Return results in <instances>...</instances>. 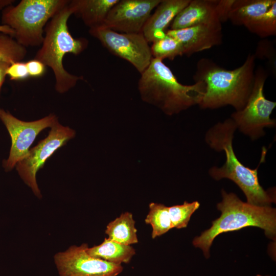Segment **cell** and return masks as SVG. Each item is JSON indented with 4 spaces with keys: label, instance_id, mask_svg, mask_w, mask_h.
<instances>
[{
    "label": "cell",
    "instance_id": "1",
    "mask_svg": "<svg viewBox=\"0 0 276 276\" xmlns=\"http://www.w3.org/2000/svg\"><path fill=\"white\" fill-rule=\"evenodd\" d=\"M256 57L249 54L239 67L227 70L208 58L200 59L193 78L205 85L204 94L198 104L201 109H217L229 105L236 111L242 109L251 93Z\"/></svg>",
    "mask_w": 276,
    "mask_h": 276
},
{
    "label": "cell",
    "instance_id": "2",
    "mask_svg": "<svg viewBox=\"0 0 276 276\" xmlns=\"http://www.w3.org/2000/svg\"><path fill=\"white\" fill-rule=\"evenodd\" d=\"M236 126L231 118L218 122L206 131V143L216 151H224L225 161L221 167H212L209 175L219 180L227 178L234 182L242 191L249 204L269 206L275 202V191H265L260 185L258 176L259 166L265 162L267 149L263 147L260 160L257 168L250 169L244 166L237 158L234 152L233 140Z\"/></svg>",
    "mask_w": 276,
    "mask_h": 276
},
{
    "label": "cell",
    "instance_id": "3",
    "mask_svg": "<svg viewBox=\"0 0 276 276\" xmlns=\"http://www.w3.org/2000/svg\"><path fill=\"white\" fill-rule=\"evenodd\" d=\"M138 89L144 101L171 116L198 105L204 94L205 85L201 81L192 85L182 84L163 60L153 58L141 74Z\"/></svg>",
    "mask_w": 276,
    "mask_h": 276
},
{
    "label": "cell",
    "instance_id": "4",
    "mask_svg": "<svg viewBox=\"0 0 276 276\" xmlns=\"http://www.w3.org/2000/svg\"><path fill=\"white\" fill-rule=\"evenodd\" d=\"M222 201L217 204L220 216L212 222L192 243L201 249L206 258L210 257V248L219 234L237 231L247 226H256L264 230L266 236L274 239L276 234V210L269 206L254 205L241 201L233 193L221 191Z\"/></svg>",
    "mask_w": 276,
    "mask_h": 276
},
{
    "label": "cell",
    "instance_id": "5",
    "mask_svg": "<svg viewBox=\"0 0 276 276\" xmlns=\"http://www.w3.org/2000/svg\"><path fill=\"white\" fill-rule=\"evenodd\" d=\"M72 14L73 13L69 1L46 25L41 47L34 57L52 70L55 80V88L59 93L67 91L83 79L82 76L69 73L64 69L63 64L66 54L77 55L88 45L85 38H75L71 34L67 21Z\"/></svg>",
    "mask_w": 276,
    "mask_h": 276
},
{
    "label": "cell",
    "instance_id": "6",
    "mask_svg": "<svg viewBox=\"0 0 276 276\" xmlns=\"http://www.w3.org/2000/svg\"><path fill=\"white\" fill-rule=\"evenodd\" d=\"M69 2L67 0H21L2 10V25L14 32L13 38L25 47L41 45L49 21Z\"/></svg>",
    "mask_w": 276,
    "mask_h": 276
},
{
    "label": "cell",
    "instance_id": "7",
    "mask_svg": "<svg viewBox=\"0 0 276 276\" xmlns=\"http://www.w3.org/2000/svg\"><path fill=\"white\" fill-rule=\"evenodd\" d=\"M268 73L260 66L255 71L253 88L244 107L235 111L231 116L237 129L254 141L265 134L264 129L274 127L276 122L270 118L276 102L267 99L264 95V86Z\"/></svg>",
    "mask_w": 276,
    "mask_h": 276
},
{
    "label": "cell",
    "instance_id": "8",
    "mask_svg": "<svg viewBox=\"0 0 276 276\" xmlns=\"http://www.w3.org/2000/svg\"><path fill=\"white\" fill-rule=\"evenodd\" d=\"M89 33L110 53L131 63L141 74L151 62V49L142 33H119L103 26L89 29Z\"/></svg>",
    "mask_w": 276,
    "mask_h": 276
},
{
    "label": "cell",
    "instance_id": "9",
    "mask_svg": "<svg viewBox=\"0 0 276 276\" xmlns=\"http://www.w3.org/2000/svg\"><path fill=\"white\" fill-rule=\"evenodd\" d=\"M48 136L29 150L27 155L16 164V170L25 182L38 197L41 196L36 174L46 160L75 135V131L61 125L57 120L52 126Z\"/></svg>",
    "mask_w": 276,
    "mask_h": 276
},
{
    "label": "cell",
    "instance_id": "10",
    "mask_svg": "<svg viewBox=\"0 0 276 276\" xmlns=\"http://www.w3.org/2000/svg\"><path fill=\"white\" fill-rule=\"evenodd\" d=\"M83 243L72 245L64 251L55 254L54 261L59 276H117L123 269L116 264L94 257Z\"/></svg>",
    "mask_w": 276,
    "mask_h": 276
},
{
    "label": "cell",
    "instance_id": "11",
    "mask_svg": "<svg viewBox=\"0 0 276 276\" xmlns=\"http://www.w3.org/2000/svg\"><path fill=\"white\" fill-rule=\"evenodd\" d=\"M0 120L6 127L11 139L8 158L3 162L6 171H11L29 152L37 134L47 127H52L57 121L53 114L33 122L19 120L9 112L0 108Z\"/></svg>",
    "mask_w": 276,
    "mask_h": 276
},
{
    "label": "cell",
    "instance_id": "12",
    "mask_svg": "<svg viewBox=\"0 0 276 276\" xmlns=\"http://www.w3.org/2000/svg\"><path fill=\"white\" fill-rule=\"evenodd\" d=\"M161 1L119 0L109 11L103 27L119 33H142L152 11Z\"/></svg>",
    "mask_w": 276,
    "mask_h": 276
},
{
    "label": "cell",
    "instance_id": "13",
    "mask_svg": "<svg viewBox=\"0 0 276 276\" xmlns=\"http://www.w3.org/2000/svg\"><path fill=\"white\" fill-rule=\"evenodd\" d=\"M166 34L181 43L184 55L188 56L220 45L222 42V24L199 25L182 29H170Z\"/></svg>",
    "mask_w": 276,
    "mask_h": 276
},
{
    "label": "cell",
    "instance_id": "14",
    "mask_svg": "<svg viewBox=\"0 0 276 276\" xmlns=\"http://www.w3.org/2000/svg\"><path fill=\"white\" fill-rule=\"evenodd\" d=\"M191 0H162L145 23L142 33L148 42L164 38L166 29Z\"/></svg>",
    "mask_w": 276,
    "mask_h": 276
},
{
    "label": "cell",
    "instance_id": "15",
    "mask_svg": "<svg viewBox=\"0 0 276 276\" xmlns=\"http://www.w3.org/2000/svg\"><path fill=\"white\" fill-rule=\"evenodd\" d=\"M216 0H191L171 22V30H179L199 25H218Z\"/></svg>",
    "mask_w": 276,
    "mask_h": 276
},
{
    "label": "cell",
    "instance_id": "16",
    "mask_svg": "<svg viewBox=\"0 0 276 276\" xmlns=\"http://www.w3.org/2000/svg\"><path fill=\"white\" fill-rule=\"evenodd\" d=\"M119 0H72L70 5L73 14L80 17L89 29L103 26L112 7Z\"/></svg>",
    "mask_w": 276,
    "mask_h": 276
},
{
    "label": "cell",
    "instance_id": "17",
    "mask_svg": "<svg viewBox=\"0 0 276 276\" xmlns=\"http://www.w3.org/2000/svg\"><path fill=\"white\" fill-rule=\"evenodd\" d=\"M275 0H235L228 20L236 26H245L267 12Z\"/></svg>",
    "mask_w": 276,
    "mask_h": 276
},
{
    "label": "cell",
    "instance_id": "18",
    "mask_svg": "<svg viewBox=\"0 0 276 276\" xmlns=\"http://www.w3.org/2000/svg\"><path fill=\"white\" fill-rule=\"evenodd\" d=\"M87 251L94 257L120 265L129 263L135 253L131 245L120 244L108 238H105L98 245L88 247Z\"/></svg>",
    "mask_w": 276,
    "mask_h": 276
},
{
    "label": "cell",
    "instance_id": "19",
    "mask_svg": "<svg viewBox=\"0 0 276 276\" xmlns=\"http://www.w3.org/2000/svg\"><path fill=\"white\" fill-rule=\"evenodd\" d=\"M136 233L132 214L128 212L109 222L105 230L109 239L127 245L138 242Z\"/></svg>",
    "mask_w": 276,
    "mask_h": 276
},
{
    "label": "cell",
    "instance_id": "20",
    "mask_svg": "<svg viewBox=\"0 0 276 276\" xmlns=\"http://www.w3.org/2000/svg\"><path fill=\"white\" fill-rule=\"evenodd\" d=\"M149 211L145 221L152 228V238L159 237L173 228L169 212V207L163 204L151 203Z\"/></svg>",
    "mask_w": 276,
    "mask_h": 276
},
{
    "label": "cell",
    "instance_id": "21",
    "mask_svg": "<svg viewBox=\"0 0 276 276\" xmlns=\"http://www.w3.org/2000/svg\"><path fill=\"white\" fill-rule=\"evenodd\" d=\"M245 27L261 38L276 35V2L264 14L255 18Z\"/></svg>",
    "mask_w": 276,
    "mask_h": 276
},
{
    "label": "cell",
    "instance_id": "22",
    "mask_svg": "<svg viewBox=\"0 0 276 276\" xmlns=\"http://www.w3.org/2000/svg\"><path fill=\"white\" fill-rule=\"evenodd\" d=\"M26 48L11 36L0 32V61L10 64L22 61L26 56Z\"/></svg>",
    "mask_w": 276,
    "mask_h": 276
},
{
    "label": "cell",
    "instance_id": "23",
    "mask_svg": "<svg viewBox=\"0 0 276 276\" xmlns=\"http://www.w3.org/2000/svg\"><path fill=\"white\" fill-rule=\"evenodd\" d=\"M150 49L153 58L162 60L166 58L172 60L177 56L184 55L181 43L167 35L153 42Z\"/></svg>",
    "mask_w": 276,
    "mask_h": 276
},
{
    "label": "cell",
    "instance_id": "24",
    "mask_svg": "<svg viewBox=\"0 0 276 276\" xmlns=\"http://www.w3.org/2000/svg\"><path fill=\"white\" fill-rule=\"evenodd\" d=\"M200 203L197 201H185L180 205L169 207V212L173 228L177 229L187 226L192 214L199 208Z\"/></svg>",
    "mask_w": 276,
    "mask_h": 276
},
{
    "label": "cell",
    "instance_id": "25",
    "mask_svg": "<svg viewBox=\"0 0 276 276\" xmlns=\"http://www.w3.org/2000/svg\"><path fill=\"white\" fill-rule=\"evenodd\" d=\"M6 74L11 80H22L29 77L26 62H16L11 64L8 67Z\"/></svg>",
    "mask_w": 276,
    "mask_h": 276
},
{
    "label": "cell",
    "instance_id": "26",
    "mask_svg": "<svg viewBox=\"0 0 276 276\" xmlns=\"http://www.w3.org/2000/svg\"><path fill=\"white\" fill-rule=\"evenodd\" d=\"M235 0H216V10L221 24L228 20L229 15Z\"/></svg>",
    "mask_w": 276,
    "mask_h": 276
},
{
    "label": "cell",
    "instance_id": "27",
    "mask_svg": "<svg viewBox=\"0 0 276 276\" xmlns=\"http://www.w3.org/2000/svg\"><path fill=\"white\" fill-rule=\"evenodd\" d=\"M29 76L39 77L45 71V65L40 61L33 59L26 62Z\"/></svg>",
    "mask_w": 276,
    "mask_h": 276
},
{
    "label": "cell",
    "instance_id": "28",
    "mask_svg": "<svg viewBox=\"0 0 276 276\" xmlns=\"http://www.w3.org/2000/svg\"><path fill=\"white\" fill-rule=\"evenodd\" d=\"M274 49L271 45V43L266 40L261 41L259 42L258 46L257 47V50L256 53L254 54L255 57L257 56L265 57L268 60H272V61L274 60Z\"/></svg>",
    "mask_w": 276,
    "mask_h": 276
},
{
    "label": "cell",
    "instance_id": "29",
    "mask_svg": "<svg viewBox=\"0 0 276 276\" xmlns=\"http://www.w3.org/2000/svg\"><path fill=\"white\" fill-rule=\"evenodd\" d=\"M10 65L8 63L0 61V90L7 76V70Z\"/></svg>",
    "mask_w": 276,
    "mask_h": 276
},
{
    "label": "cell",
    "instance_id": "30",
    "mask_svg": "<svg viewBox=\"0 0 276 276\" xmlns=\"http://www.w3.org/2000/svg\"><path fill=\"white\" fill-rule=\"evenodd\" d=\"M0 32L8 34L13 37L14 32L9 26L4 25H0Z\"/></svg>",
    "mask_w": 276,
    "mask_h": 276
},
{
    "label": "cell",
    "instance_id": "31",
    "mask_svg": "<svg viewBox=\"0 0 276 276\" xmlns=\"http://www.w3.org/2000/svg\"><path fill=\"white\" fill-rule=\"evenodd\" d=\"M14 2V1L11 0H0V10H3L6 7L12 5Z\"/></svg>",
    "mask_w": 276,
    "mask_h": 276
},
{
    "label": "cell",
    "instance_id": "32",
    "mask_svg": "<svg viewBox=\"0 0 276 276\" xmlns=\"http://www.w3.org/2000/svg\"><path fill=\"white\" fill-rule=\"evenodd\" d=\"M256 276H263V275H260V274H257ZM265 276H269V275H265Z\"/></svg>",
    "mask_w": 276,
    "mask_h": 276
}]
</instances>
